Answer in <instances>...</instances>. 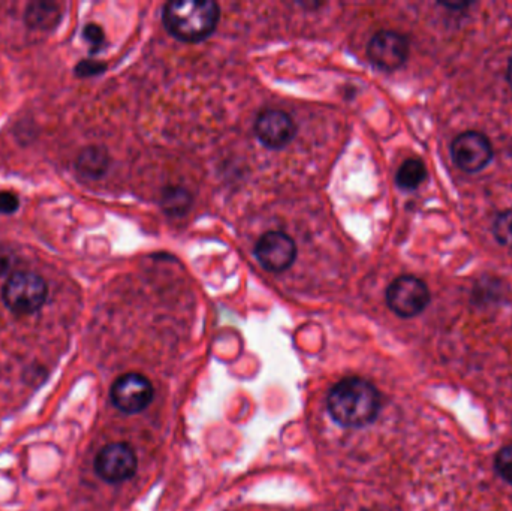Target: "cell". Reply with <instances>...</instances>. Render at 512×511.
Wrapping results in <instances>:
<instances>
[{
    "instance_id": "cell-19",
    "label": "cell",
    "mask_w": 512,
    "mask_h": 511,
    "mask_svg": "<svg viewBox=\"0 0 512 511\" xmlns=\"http://www.w3.org/2000/svg\"><path fill=\"white\" fill-rule=\"evenodd\" d=\"M107 65L99 62V60L86 59L81 60L77 66H75V75L80 78L95 77V75L104 74Z\"/></svg>"
},
{
    "instance_id": "cell-12",
    "label": "cell",
    "mask_w": 512,
    "mask_h": 511,
    "mask_svg": "<svg viewBox=\"0 0 512 511\" xmlns=\"http://www.w3.org/2000/svg\"><path fill=\"white\" fill-rule=\"evenodd\" d=\"M110 162V155L105 147L87 146L77 156L75 170L84 179H101L110 168Z\"/></svg>"
},
{
    "instance_id": "cell-10",
    "label": "cell",
    "mask_w": 512,
    "mask_h": 511,
    "mask_svg": "<svg viewBox=\"0 0 512 511\" xmlns=\"http://www.w3.org/2000/svg\"><path fill=\"white\" fill-rule=\"evenodd\" d=\"M254 131L262 146L279 150L294 140L297 123L285 111L270 108L256 117Z\"/></svg>"
},
{
    "instance_id": "cell-8",
    "label": "cell",
    "mask_w": 512,
    "mask_h": 511,
    "mask_svg": "<svg viewBox=\"0 0 512 511\" xmlns=\"http://www.w3.org/2000/svg\"><path fill=\"white\" fill-rule=\"evenodd\" d=\"M155 390L152 383L141 374H125L114 381L110 399L117 410L125 414H138L149 407Z\"/></svg>"
},
{
    "instance_id": "cell-22",
    "label": "cell",
    "mask_w": 512,
    "mask_h": 511,
    "mask_svg": "<svg viewBox=\"0 0 512 511\" xmlns=\"http://www.w3.org/2000/svg\"><path fill=\"white\" fill-rule=\"evenodd\" d=\"M441 5L444 6V8L451 9V11H457V9H468L469 6L472 5V3H469V2H459V3L448 2V3H441Z\"/></svg>"
},
{
    "instance_id": "cell-16",
    "label": "cell",
    "mask_w": 512,
    "mask_h": 511,
    "mask_svg": "<svg viewBox=\"0 0 512 511\" xmlns=\"http://www.w3.org/2000/svg\"><path fill=\"white\" fill-rule=\"evenodd\" d=\"M492 233L499 245L512 249V209L498 213L493 221Z\"/></svg>"
},
{
    "instance_id": "cell-4",
    "label": "cell",
    "mask_w": 512,
    "mask_h": 511,
    "mask_svg": "<svg viewBox=\"0 0 512 511\" xmlns=\"http://www.w3.org/2000/svg\"><path fill=\"white\" fill-rule=\"evenodd\" d=\"M429 287L417 276L403 275L388 285L385 300L391 312L400 318H414L423 314L430 305Z\"/></svg>"
},
{
    "instance_id": "cell-9",
    "label": "cell",
    "mask_w": 512,
    "mask_h": 511,
    "mask_svg": "<svg viewBox=\"0 0 512 511\" xmlns=\"http://www.w3.org/2000/svg\"><path fill=\"white\" fill-rule=\"evenodd\" d=\"M297 252L294 239L282 231L262 234L255 245L256 260L265 270L273 273L288 270L297 260Z\"/></svg>"
},
{
    "instance_id": "cell-18",
    "label": "cell",
    "mask_w": 512,
    "mask_h": 511,
    "mask_svg": "<svg viewBox=\"0 0 512 511\" xmlns=\"http://www.w3.org/2000/svg\"><path fill=\"white\" fill-rule=\"evenodd\" d=\"M84 41L89 42L92 53H98L105 44V33L99 24L89 23L83 29Z\"/></svg>"
},
{
    "instance_id": "cell-13",
    "label": "cell",
    "mask_w": 512,
    "mask_h": 511,
    "mask_svg": "<svg viewBox=\"0 0 512 511\" xmlns=\"http://www.w3.org/2000/svg\"><path fill=\"white\" fill-rule=\"evenodd\" d=\"M427 176L429 173H427L426 164L421 159L409 158L400 165L394 180H396L397 188L405 192H412L426 182Z\"/></svg>"
},
{
    "instance_id": "cell-17",
    "label": "cell",
    "mask_w": 512,
    "mask_h": 511,
    "mask_svg": "<svg viewBox=\"0 0 512 511\" xmlns=\"http://www.w3.org/2000/svg\"><path fill=\"white\" fill-rule=\"evenodd\" d=\"M495 470L502 480L512 485V444L499 450L495 458Z\"/></svg>"
},
{
    "instance_id": "cell-1",
    "label": "cell",
    "mask_w": 512,
    "mask_h": 511,
    "mask_svg": "<svg viewBox=\"0 0 512 511\" xmlns=\"http://www.w3.org/2000/svg\"><path fill=\"white\" fill-rule=\"evenodd\" d=\"M327 410L331 419L343 428H366L378 419L381 395L363 378H345L328 393Z\"/></svg>"
},
{
    "instance_id": "cell-24",
    "label": "cell",
    "mask_w": 512,
    "mask_h": 511,
    "mask_svg": "<svg viewBox=\"0 0 512 511\" xmlns=\"http://www.w3.org/2000/svg\"><path fill=\"white\" fill-rule=\"evenodd\" d=\"M510 155H511V158H512V144H511V147H510Z\"/></svg>"
},
{
    "instance_id": "cell-2",
    "label": "cell",
    "mask_w": 512,
    "mask_h": 511,
    "mask_svg": "<svg viewBox=\"0 0 512 511\" xmlns=\"http://www.w3.org/2000/svg\"><path fill=\"white\" fill-rule=\"evenodd\" d=\"M221 18V9L212 0H177L164 6L162 21L174 38L183 42H201L209 38Z\"/></svg>"
},
{
    "instance_id": "cell-21",
    "label": "cell",
    "mask_w": 512,
    "mask_h": 511,
    "mask_svg": "<svg viewBox=\"0 0 512 511\" xmlns=\"http://www.w3.org/2000/svg\"><path fill=\"white\" fill-rule=\"evenodd\" d=\"M11 254L9 252L0 251V276L5 275L11 267Z\"/></svg>"
},
{
    "instance_id": "cell-20",
    "label": "cell",
    "mask_w": 512,
    "mask_h": 511,
    "mask_svg": "<svg viewBox=\"0 0 512 511\" xmlns=\"http://www.w3.org/2000/svg\"><path fill=\"white\" fill-rule=\"evenodd\" d=\"M20 209V198L14 192L0 191V215H14Z\"/></svg>"
},
{
    "instance_id": "cell-11",
    "label": "cell",
    "mask_w": 512,
    "mask_h": 511,
    "mask_svg": "<svg viewBox=\"0 0 512 511\" xmlns=\"http://www.w3.org/2000/svg\"><path fill=\"white\" fill-rule=\"evenodd\" d=\"M62 5L51 0H35L26 6L24 23L29 29L50 32L56 29L62 21Z\"/></svg>"
},
{
    "instance_id": "cell-3",
    "label": "cell",
    "mask_w": 512,
    "mask_h": 511,
    "mask_svg": "<svg viewBox=\"0 0 512 511\" xmlns=\"http://www.w3.org/2000/svg\"><path fill=\"white\" fill-rule=\"evenodd\" d=\"M47 297V282L35 272L12 273L2 288L3 303L15 315H32L41 311Z\"/></svg>"
},
{
    "instance_id": "cell-5",
    "label": "cell",
    "mask_w": 512,
    "mask_h": 511,
    "mask_svg": "<svg viewBox=\"0 0 512 511\" xmlns=\"http://www.w3.org/2000/svg\"><path fill=\"white\" fill-rule=\"evenodd\" d=\"M454 165L463 173L475 174L483 171L492 162L493 144L486 134L466 131L457 135L450 146Z\"/></svg>"
},
{
    "instance_id": "cell-15",
    "label": "cell",
    "mask_w": 512,
    "mask_h": 511,
    "mask_svg": "<svg viewBox=\"0 0 512 511\" xmlns=\"http://www.w3.org/2000/svg\"><path fill=\"white\" fill-rule=\"evenodd\" d=\"M192 194L182 186H168L162 191L161 207L167 215L183 216L192 206Z\"/></svg>"
},
{
    "instance_id": "cell-14",
    "label": "cell",
    "mask_w": 512,
    "mask_h": 511,
    "mask_svg": "<svg viewBox=\"0 0 512 511\" xmlns=\"http://www.w3.org/2000/svg\"><path fill=\"white\" fill-rule=\"evenodd\" d=\"M505 291L504 281L495 276H484L475 284L472 291V302L477 306H490L495 303H501L504 300Z\"/></svg>"
},
{
    "instance_id": "cell-23",
    "label": "cell",
    "mask_w": 512,
    "mask_h": 511,
    "mask_svg": "<svg viewBox=\"0 0 512 511\" xmlns=\"http://www.w3.org/2000/svg\"><path fill=\"white\" fill-rule=\"evenodd\" d=\"M507 80H508V83H510L511 87H512V59L510 60V63H508Z\"/></svg>"
},
{
    "instance_id": "cell-7",
    "label": "cell",
    "mask_w": 512,
    "mask_h": 511,
    "mask_svg": "<svg viewBox=\"0 0 512 511\" xmlns=\"http://www.w3.org/2000/svg\"><path fill=\"white\" fill-rule=\"evenodd\" d=\"M137 468V455L126 443L108 444L96 455V474L111 485L128 482L137 473Z\"/></svg>"
},
{
    "instance_id": "cell-6",
    "label": "cell",
    "mask_w": 512,
    "mask_h": 511,
    "mask_svg": "<svg viewBox=\"0 0 512 511\" xmlns=\"http://www.w3.org/2000/svg\"><path fill=\"white\" fill-rule=\"evenodd\" d=\"M411 53L408 36L396 30H379L367 45V57L373 66L393 72L402 68Z\"/></svg>"
}]
</instances>
